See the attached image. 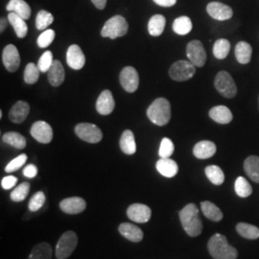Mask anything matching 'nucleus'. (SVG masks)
I'll return each mask as SVG.
<instances>
[{
    "label": "nucleus",
    "mask_w": 259,
    "mask_h": 259,
    "mask_svg": "<svg viewBox=\"0 0 259 259\" xmlns=\"http://www.w3.org/2000/svg\"><path fill=\"white\" fill-rule=\"evenodd\" d=\"M153 1L161 7H172L177 3V0H153Z\"/></svg>",
    "instance_id": "nucleus-48"
},
{
    "label": "nucleus",
    "mask_w": 259,
    "mask_h": 259,
    "mask_svg": "<svg viewBox=\"0 0 259 259\" xmlns=\"http://www.w3.org/2000/svg\"><path fill=\"white\" fill-rule=\"evenodd\" d=\"M78 244V236L74 232H66L61 236L56 245L57 259H66L71 255Z\"/></svg>",
    "instance_id": "nucleus-5"
},
{
    "label": "nucleus",
    "mask_w": 259,
    "mask_h": 259,
    "mask_svg": "<svg viewBox=\"0 0 259 259\" xmlns=\"http://www.w3.org/2000/svg\"><path fill=\"white\" fill-rule=\"evenodd\" d=\"M30 111L29 104L24 101H19L16 103L9 112V119L13 123L20 124L27 118Z\"/></svg>",
    "instance_id": "nucleus-18"
},
{
    "label": "nucleus",
    "mask_w": 259,
    "mask_h": 259,
    "mask_svg": "<svg viewBox=\"0 0 259 259\" xmlns=\"http://www.w3.org/2000/svg\"><path fill=\"white\" fill-rule=\"evenodd\" d=\"M8 21L10 24L14 27V30L19 38H23L27 35L28 26L25 22V19L20 18L19 15L10 12L8 15Z\"/></svg>",
    "instance_id": "nucleus-28"
},
{
    "label": "nucleus",
    "mask_w": 259,
    "mask_h": 259,
    "mask_svg": "<svg viewBox=\"0 0 259 259\" xmlns=\"http://www.w3.org/2000/svg\"><path fill=\"white\" fill-rule=\"evenodd\" d=\"M196 73V66L189 61L181 60L174 63L169 69L171 79L177 82H184L191 79Z\"/></svg>",
    "instance_id": "nucleus-7"
},
{
    "label": "nucleus",
    "mask_w": 259,
    "mask_h": 259,
    "mask_svg": "<svg viewBox=\"0 0 259 259\" xmlns=\"http://www.w3.org/2000/svg\"><path fill=\"white\" fill-rule=\"evenodd\" d=\"M128 32L127 20L122 16H114L109 19L101 31L103 37H110L111 39L123 37Z\"/></svg>",
    "instance_id": "nucleus-4"
},
{
    "label": "nucleus",
    "mask_w": 259,
    "mask_h": 259,
    "mask_svg": "<svg viewBox=\"0 0 259 259\" xmlns=\"http://www.w3.org/2000/svg\"><path fill=\"white\" fill-rule=\"evenodd\" d=\"M127 216L136 223H147L151 219L152 210L146 204H133L127 209Z\"/></svg>",
    "instance_id": "nucleus-13"
},
{
    "label": "nucleus",
    "mask_w": 259,
    "mask_h": 259,
    "mask_svg": "<svg viewBox=\"0 0 259 259\" xmlns=\"http://www.w3.org/2000/svg\"><path fill=\"white\" fill-rule=\"evenodd\" d=\"M180 220L185 232L191 236H199L203 232V223L199 215V209L195 204H188L179 212Z\"/></svg>",
    "instance_id": "nucleus-1"
},
{
    "label": "nucleus",
    "mask_w": 259,
    "mask_h": 259,
    "mask_svg": "<svg viewBox=\"0 0 259 259\" xmlns=\"http://www.w3.org/2000/svg\"><path fill=\"white\" fill-rule=\"evenodd\" d=\"M119 144L122 152L126 155H134L137 152L135 135L131 130H126L123 132Z\"/></svg>",
    "instance_id": "nucleus-25"
},
{
    "label": "nucleus",
    "mask_w": 259,
    "mask_h": 259,
    "mask_svg": "<svg viewBox=\"0 0 259 259\" xmlns=\"http://www.w3.org/2000/svg\"><path fill=\"white\" fill-rule=\"evenodd\" d=\"M6 10L19 15L23 19H29L31 17V8L24 0H10Z\"/></svg>",
    "instance_id": "nucleus-24"
},
{
    "label": "nucleus",
    "mask_w": 259,
    "mask_h": 259,
    "mask_svg": "<svg viewBox=\"0 0 259 259\" xmlns=\"http://www.w3.org/2000/svg\"><path fill=\"white\" fill-rule=\"evenodd\" d=\"M2 140L5 143L13 146L14 148L24 149L26 146L25 138L22 135H20L19 133H16V132H9V133L4 134L2 136Z\"/></svg>",
    "instance_id": "nucleus-34"
},
{
    "label": "nucleus",
    "mask_w": 259,
    "mask_h": 259,
    "mask_svg": "<svg viewBox=\"0 0 259 259\" xmlns=\"http://www.w3.org/2000/svg\"><path fill=\"white\" fill-rule=\"evenodd\" d=\"M234 54L239 64L247 65L251 60L252 48L250 47V44H248L247 41H239L235 47Z\"/></svg>",
    "instance_id": "nucleus-26"
},
{
    "label": "nucleus",
    "mask_w": 259,
    "mask_h": 259,
    "mask_svg": "<svg viewBox=\"0 0 259 259\" xmlns=\"http://www.w3.org/2000/svg\"><path fill=\"white\" fill-rule=\"evenodd\" d=\"M207 14L216 20H228L232 19L233 16V11L232 8L221 2H210L206 6Z\"/></svg>",
    "instance_id": "nucleus-14"
},
{
    "label": "nucleus",
    "mask_w": 259,
    "mask_h": 259,
    "mask_svg": "<svg viewBox=\"0 0 259 259\" xmlns=\"http://www.w3.org/2000/svg\"><path fill=\"white\" fill-rule=\"evenodd\" d=\"M2 62L10 72H16L20 65V56L18 48L14 45H8L2 53Z\"/></svg>",
    "instance_id": "nucleus-12"
},
{
    "label": "nucleus",
    "mask_w": 259,
    "mask_h": 259,
    "mask_svg": "<svg viewBox=\"0 0 259 259\" xmlns=\"http://www.w3.org/2000/svg\"><path fill=\"white\" fill-rule=\"evenodd\" d=\"M30 134L34 139L37 140V142L42 144L50 143L53 139L52 127L46 121L35 122L31 127Z\"/></svg>",
    "instance_id": "nucleus-11"
},
{
    "label": "nucleus",
    "mask_w": 259,
    "mask_h": 259,
    "mask_svg": "<svg viewBox=\"0 0 259 259\" xmlns=\"http://www.w3.org/2000/svg\"><path fill=\"white\" fill-rule=\"evenodd\" d=\"M156 168L160 175L166 178H173L176 176L179 171V166L176 161L169 157H160V159H158L156 163Z\"/></svg>",
    "instance_id": "nucleus-21"
},
{
    "label": "nucleus",
    "mask_w": 259,
    "mask_h": 259,
    "mask_svg": "<svg viewBox=\"0 0 259 259\" xmlns=\"http://www.w3.org/2000/svg\"><path fill=\"white\" fill-rule=\"evenodd\" d=\"M192 21L188 17H180L177 18L174 22H173V31L176 33L177 35L185 36L188 33L191 32L192 30Z\"/></svg>",
    "instance_id": "nucleus-33"
},
{
    "label": "nucleus",
    "mask_w": 259,
    "mask_h": 259,
    "mask_svg": "<svg viewBox=\"0 0 259 259\" xmlns=\"http://www.w3.org/2000/svg\"><path fill=\"white\" fill-rule=\"evenodd\" d=\"M166 19L162 15H155L153 16L148 22L149 34L153 37L160 36L165 28Z\"/></svg>",
    "instance_id": "nucleus-30"
},
{
    "label": "nucleus",
    "mask_w": 259,
    "mask_h": 259,
    "mask_svg": "<svg viewBox=\"0 0 259 259\" xmlns=\"http://www.w3.org/2000/svg\"><path fill=\"white\" fill-rule=\"evenodd\" d=\"M66 63L70 68L75 70L83 68L85 64V57L81 47L77 45H72L68 47L66 52Z\"/></svg>",
    "instance_id": "nucleus-15"
},
{
    "label": "nucleus",
    "mask_w": 259,
    "mask_h": 259,
    "mask_svg": "<svg viewBox=\"0 0 259 259\" xmlns=\"http://www.w3.org/2000/svg\"><path fill=\"white\" fill-rule=\"evenodd\" d=\"M18 183V179L14 176H7L2 179L1 181V186L5 190H9L13 188Z\"/></svg>",
    "instance_id": "nucleus-46"
},
{
    "label": "nucleus",
    "mask_w": 259,
    "mask_h": 259,
    "mask_svg": "<svg viewBox=\"0 0 259 259\" xmlns=\"http://www.w3.org/2000/svg\"><path fill=\"white\" fill-rule=\"evenodd\" d=\"M75 134L79 139L89 143H98L103 139L102 131L91 123H80L76 125Z\"/></svg>",
    "instance_id": "nucleus-8"
},
{
    "label": "nucleus",
    "mask_w": 259,
    "mask_h": 259,
    "mask_svg": "<svg viewBox=\"0 0 259 259\" xmlns=\"http://www.w3.org/2000/svg\"><path fill=\"white\" fill-rule=\"evenodd\" d=\"M188 61L197 67H203L206 62V52L200 40H191L186 47Z\"/></svg>",
    "instance_id": "nucleus-9"
},
{
    "label": "nucleus",
    "mask_w": 259,
    "mask_h": 259,
    "mask_svg": "<svg viewBox=\"0 0 259 259\" xmlns=\"http://www.w3.org/2000/svg\"><path fill=\"white\" fill-rule=\"evenodd\" d=\"M39 73H40V70L37 67V65L33 63L28 64L25 67V70H24L25 83H29V84L37 83L38 77H39Z\"/></svg>",
    "instance_id": "nucleus-40"
},
{
    "label": "nucleus",
    "mask_w": 259,
    "mask_h": 259,
    "mask_svg": "<svg viewBox=\"0 0 259 259\" xmlns=\"http://www.w3.org/2000/svg\"><path fill=\"white\" fill-rule=\"evenodd\" d=\"M244 170L247 176L256 184H259V157L250 156L244 161Z\"/></svg>",
    "instance_id": "nucleus-27"
},
{
    "label": "nucleus",
    "mask_w": 259,
    "mask_h": 259,
    "mask_svg": "<svg viewBox=\"0 0 259 259\" xmlns=\"http://www.w3.org/2000/svg\"><path fill=\"white\" fill-rule=\"evenodd\" d=\"M54 21V17L49 12L41 10L37 13L36 18V27L37 30H46L48 26H50Z\"/></svg>",
    "instance_id": "nucleus-39"
},
{
    "label": "nucleus",
    "mask_w": 259,
    "mask_h": 259,
    "mask_svg": "<svg viewBox=\"0 0 259 259\" xmlns=\"http://www.w3.org/2000/svg\"><path fill=\"white\" fill-rule=\"evenodd\" d=\"M235 193L240 198H247L252 193V187L244 177H238L234 184Z\"/></svg>",
    "instance_id": "nucleus-37"
},
{
    "label": "nucleus",
    "mask_w": 259,
    "mask_h": 259,
    "mask_svg": "<svg viewBox=\"0 0 259 259\" xmlns=\"http://www.w3.org/2000/svg\"><path fill=\"white\" fill-rule=\"evenodd\" d=\"M29 190H30V184L27 182H24L22 184H20L19 186H17L10 195L11 200L13 202L19 203L25 200V198L29 194Z\"/></svg>",
    "instance_id": "nucleus-38"
},
{
    "label": "nucleus",
    "mask_w": 259,
    "mask_h": 259,
    "mask_svg": "<svg viewBox=\"0 0 259 259\" xmlns=\"http://www.w3.org/2000/svg\"><path fill=\"white\" fill-rule=\"evenodd\" d=\"M214 85L222 96L232 99L237 94V87L232 75L227 71H220L215 77Z\"/></svg>",
    "instance_id": "nucleus-6"
},
{
    "label": "nucleus",
    "mask_w": 259,
    "mask_h": 259,
    "mask_svg": "<svg viewBox=\"0 0 259 259\" xmlns=\"http://www.w3.org/2000/svg\"><path fill=\"white\" fill-rule=\"evenodd\" d=\"M175 150V146L173 141L168 138H164L161 140L160 142V146H159V150H158V155L159 157L162 158H166V157H170Z\"/></svg>",
    "instance_id": "nucleus-41"
},
{
    "label": "nucleus",
    "mask_w": 259,
    "mask_h": 259,
    "mask_svg": "<svg viewBox=\"0 0 259 259\" xmlns=\"http://www.w3.org/2000/svg\"><path fill=\"white\" fill-rule=\"evenodd\" d=\"M54 60H53V55L51 51H46L41 57L38 60L37 63V67L39 68L40 72H48L49 68L51 67V65L53 64Z\"/></svg>",
    "instance_id": "nucleus-45"
},
{
    "label": "nucleus",
    "mask_w": 259,
    "mask_h": 259,
    "mask_svg": "<svg viewBox=\"0 0 259 259\" xmlns=\"http://www.w3.org/2000/svg\"><path fill=\"white\" fill-rule=\"evenodd\" d=\"M204 173L213 185H221L225 182V174L222 169L217 165H209L206 167Z\"/></svg>",
    "instance_id": "nucleus-36"
},
{
    "label": "nucleus",
    "mask_w": 259,
    "mask_h": 259,
    "mask_svg": "<svg viewBox=\"0 0 259 259\" xmlns=\"http://www.w3.org/2000/svg\"><path fill=\"white\" fill-rule=\"evenodd\" d=\"M216 145L212 141L203 140L198 142L193 149V154L195 157L199 159H207L213 157L216 153Z\"/></svg>",
    "instance_id": "nucleus-22"
},
{
    "label": "nucleus",
    "mask_w": 259,
    "mask_h": 259,
    "mask_svg": "<svg viewBox=\"0 0 259 259\" xmlns=\"http://www.w3.org/2000/svg\"><path fill=\"white\" fill-rule=\"evenodd\" d=\"M54 38H55V31L52 29H47L37 37V46L40 48H47L53 42Z\"/></svg>",
    "instance_id": "nucleus-43"
},
{
    "label": "nucleus",
    "mask_w": 259,
    "mask_h": 259,
    "mask_svg": "<svg viewBox=\"0 0 259 259\" xmlns=\"http://www.w3.org/2000/svg\"><path fill=\"white\" fill-rule=\"evenodd\" d=\"M209 117L219 124H229L233 119L231 110L226 106H216L209 111Z\"/></svg>",
    "instance_id": "nucleus-23"
},
{
    "label": "nucleus",
    "mask_w": 259,
    "mask_h": 259,
    "mask_svg": "<svg viewBox=\"0 0 259 259\" xmlns=\"http://www.w3.org/2000/svg\"><path fill=\"white\" fill-rule=\"evenodd\" d=\"M118 231L123 237H125L131 242L139 243L143 239V232L141 231V229H139V227L135 226L134 224L122 223L118 228Z\"/></svg>",
    "instance_id": "nucleus-19"
},
{
    "label": "nucleus",
    "mask_w": 259,
    "mask_h": 259,
    "mask_svg": "<svg viewBox=\"0 0 259 259\" xmlns=\"http://www.w3.org/2000/svg\"><path fill=\"white\" fill-rule=\"evenodd\" d=\"M231 50V44L226 38L217 39L213 46V55L218 60H224L227 58Z\"/></svg>",
    "instance_id": "nucleus-35"
},
{
    "label": "nucleus",
    "mask_w": 259,
    "mask_h": 259,
    "mask_svg": "<svg viewBox=\"0 0 259 259\" xmlns=\"http://www.w3.org/2000/svg\"><path fill=\"white\" fill-rule=\"evenodd\" d=\"M147 116L151 122L157 126H164L171 119V105L169 101L159 97L149 106Z\"/></svg>",
    "instance_id": "nucleus-3"
},
{
    "label": "nucleus",
    "mask_w": 259,
    "mask_h": 259,
    "mask_svg": "<svg viewBox=\"0 0 259 259\" xmlns=\"http://www.w3.org/2000/svg\"><path fill=\"white\" fill-rule=\"evenodd\" d=\"M92 2L93 5L99 10L105 9L107 5V0H92Z\"/></svg>",
    "instance_id": "nucleus-49"
},
{
    "label": "nucleus",
    "mask_w": 259,
    "mask_h": 259,
    "mask_svg": "<svg viewBox=\"0 0 259 259\" xmlns=\"http://www.w3.org/2000/svg\"><path fill=\"white\" fill-rule=\"evenodd\" d=\"M115 103L112 93L109 90L103 91L96 102V110L102 115H109L114 110Z\"/></svg>",
    "instance_id": "nucleus-17"
},
{
    "label": "nucleus",
    "mask_w": 259,
    "mask_h": 259,
    "mask_svg": "<svg viewBox=\"0 0 259 259\" xmlns=\"http://www.w3.org/2000/svg\"><path fill=\"white\" fill-rule=\"evenodd\" d=\"M26 161H27V156L25 154H21V155H19V157H16L10 161L9 163L7 164V166L5 167V172L6 173L16 172L23 166Z\"/></svg>",
    "instance_id": "nucleus-44"
},
{
    "label": "nucleus",
    "mask_w": 259,
    "mask_h": 259,
    "mask_svg": "<svg viewBox=\"0 0 259 259\" xmlns=\"http://www.w3.org/2000/svg\"><path fill=\"white\" fill-rule=\"evenodd\" d=\"M45 203H46V195L42 191H38L31 198L29 204H28L29 210L33 211V212L37 211L44 206Z\"/></svg>",
    "instance_id": "nucleus-42"
},
{
    "label": "nucleus",
    "mask_w": 259,
    "mask_h": 259,
    "mask_svg": "<svg viewBox=\"0 0 259 259\" xmlns=\"http://www.w3.org/2000/svg\"><path fill=\"white\" fill-rule=\"evenodd\" d=\"M87 207L85 201L80 197H70L60 203V208L66 214H79Z\"/></svg>",
    "instance_id": "nucleus-16"
},
{
    "label": "nucleus",
    "mask_w": 259,
    "mask_h": 259,
    "mask_svg": "<svg viewBox=\"0 0 259 259\" xmlns=\"http://www.w3.org/2000/svg\"><path fill=\"white\" fill-rule=\"evenodd\" d=\"M122 88L127 93H135L139 85V76L137 69L133 66H126L122 69L119 76Z\"/></svg>",
    "instance_id": "nucleus-10"
},
{
    "label": "nucleus",
    "mask_w": 259,
    "mask_h": 259,
    "mask_svg": "<svg viewBox=\"0 0 259 259\" xmlns=\"http://www.w3.org/2000/svg\"><path fill=\"white\" fill-rule=\"evenodd\" d=\"M53 250L47 242H42L36 245L31 251L28 259H52Z\"/></svg>",
    "instance_id": "nucleus-31"
},
{
    "label": "nucleus",
    "mask_w": 259,
    "mask_h": 259,
    "mask_svg": "<svg viewBox=\"0 0 259 259\" xmlns=\"http://www.w3.org/2000/svg\"><path fill=\"white\" fill-rule=\"evenodd\" d=\"M7 20H8V19H0V23H1V26H0V31H1V33H2V32H3V31L6 29V27H7Z\"/></svg>",
    "instance_id": "nucleus-50"
},
{
    "label": "nucleus",
    "mask_w": 259,
    "mask_h": 259,
    "mask_svg": "<svg viewBox=\"0 0 259 259\" xmlns=\"http://www.w3.org/2000/svg\"><path fill=\"white\" fill-rule=\"evenodd\" d=\"M236 231L243 238L249 240H255L259 238V229L257 227L248 223H239L236 226Z\"/></svg>",
    "instance_id": "nucleus-32"
},
{
    "label": "nucleus",
    "mask_w": 259,
    "mask_h": 259,
    "mask_svg": "<svg viewBox=\"0 0 259 259\" xmlns=\"http://www.w3.org/2000/svg\"><path fill=\"white\" fill-rule=\"evenodd\" d=\"M47 76L49 83L53 87H59L64 83L65 77V69L60 61L56 60L53 62L47 72Z\"/></svg>",
    "instance_id": "nucleus-20"
},
{
    "label": "nucleus",
    "mask_w": 259,
    "mask_h": 259,
    "mask_svg": "<svg viewBox=\"0 0 259 259\" xmlns=\"http://www.w3.org/2000/svg\"><path fill=\"white\" fill-rule=\"evenodd\" d=\"M207 249L214 259H236L238 256L237 250L229 244L226 236L221 233H215L210 237Z\"/></svg>",
    "instance_id": "nucleus-2"
},
{
    "label": "nucleus",
    "mask_w": 259,
    "mask_h": 259,
    "mask_svg": "<svg viewBox=\"0 0 259 259\" xmlns=\"http://www.w3.org/2000/svg\"><path fill=\"white\" fill-rule=\"evenodd\" d=\"M23 175L29 179H33L37 175V168L34 164H29L23 169Z\"/></svg>",
    "instance_id": "nucleus-47"
},
{
    "label": "nucleus",
    "mask_w": 259,
    "mask_h": 259,
    "mask_svg": "<svg viewBox=\"0 0 259 259\" xmlns=\"http://www.w3.org/2000/svg\"><path fill=\"white\" fill-rule=\"evenodd\" d=\"M201 209L204 213V216L211 220L213 222H219L221 221L224 217L222 210L211 202L208 201H204L201 203Z\"/></svg>",
    "instance_id": "nucleus-29"
}]
</instances>
